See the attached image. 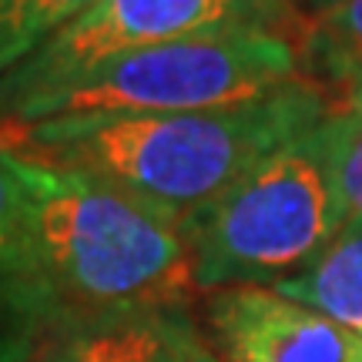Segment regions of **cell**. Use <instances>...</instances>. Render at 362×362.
Segmentation results:
<instances>
[{
    "instance_id": "cell-1",
    "label": "cell",
    "mask_w": 362,
    "mask_h": 362,
    "mask_svg": "<svg viewBox=\"0 0 362 362\" xmlns=\"http://www.w3.org/2000/svg\"><path fill=\"white\" fill-rule=\"evenodd\" d=\"M336 98L302 78L265 98L181 115L94 117L30 124V148L81 168L178 225L228 192L245 171L332 111Z\"/></svg>"
},
{
    "instance_id": "cell-2",
    "label": "cell",
    "mask_w": 362,
    "mask_h": 362,
    "mask_svg": "<svg viewBox=\"0 0 362 362\" xmlns=\"http://www.w3.org/2000/svg\"><path fill=\"white\" fill-rule=\"evenodd\" d=\"M27 255L54 325L128 309L188 305L198 296L178 225L94 175L37 155H13Z\"/></svg>"
},
{
    "instance_id": "cell-3",
    "label": "cell",
    "mask_w": 362,
    "mask_h": 362,
    "mask_svg": "<svg viewBox=\"0 0 362 362\" xmlns=\"http://www.w3.org/2000/svg\"><path fill=\"white\" fill-rule=\"evenodd\" d=\"M342 111L265 155L211 205L181 221L198 292L292 279L349 221L339 181Z\"/></svg>"
},
{
    "instance_id": "cell-4",
    "label": "cell",
    "mask_w": 362,
    "mask_h": 362,
    "mask_svg": "<svg viewBox=\"0 0 362 362\" xmlns=\"http://www.w3.org/2000/svg\"><path fill=\"white\" fill-rule=\"evenodd\" d=\"M298 78L302 54L292 34L242 27L117 54L81 78L24 101L11 121L40 124L232 107Z\"/></svg>"
},
{
    "instance_id": "cell-5",
    "label": "cell",
    "mask_w": 362,
    "mask_h": 362,
    "mask_svg": "<svg viewBox=\"0 0 362 362\" xmlns=\"http://www.w3.org/2000/svg\"><path fill=\"white\" fill-rule=\"evenodd\" d=\"M292 17L285 0H98L0 74V117L124 51L242 27L282 30Z\"/></svg>"
},
{
    "instance_id": "cell-6",
    "label": "cell",
    "mask_w": 362,
    "mask_h": 362,
    "mask_svg": "<svg viewBox=\"0 0 362 362\" xmlns=\"http://www.w3.org/2000/svg\"><path fill=\"white\" fill-rule=\"evenodd\" d=\"M198 325L225 362H362V336L265 285L205 292Z\"/></svg>"
},
{
    "instance_id": "cell-7",
    "label": "cell",
    "mask_w": 362,
    "mask_h": 362,
    "mask_svg": "<svg viewBox=\"0 0 362 362\" xmlns=\"http://www.w3.org/2000/svg\"><path fill=\"white\" fill-rule=\"evenodd\" d=\"M30 124H0V362H30L57 336L51 302L40 288L21 225L13 155H27Z\"/></svg>"
},
{
    "instance_id": "cell-8",
    "label": "cell",
    "mask_w": 362,
    "mask_h": 362,
    "mask_svg": "<svg viewBox=\"0 0 362 362\" xmlns=\"http://www.w3.org/2000/svg\"><path fill=\"white\" fill-rule=\"evenodd\" d=\"M185 312L188 305L98 315L57 332L37 362H165Z\"/></svg>"
},
{
    "instance_id": "cell-9",
    "label": "cell",
    "mask_w": 362,
    "mask_h": 362,
    "mask_svg": "<svg viewBox=\"0 0 362 362\" xmlns=\"http://www.w3.org/2000/svg\"><path fill=\"white\" fill-rule=\"evenodd\" d=\"M272 288L362 336V221L349 218L305 269Z\"/></svg>"
},
{
    "instance_id": "cell-10",
    "label": "cell",
    "mask_w": 362,
    "mask_h": 362,
    "mask_svg": "<svg viewBox=\"0 0 362 362\" xmlns=\"http://www.w3.org/2000/svg\"><path fill=\"white\" fill-rule=\"evenodd\" d=\"M302 74L329 94L362 90V0H336L298 24Z\"/></svg>"
},
{
    "instance_id": "cell-11",
    "label": "cell",
    "mask_w": 362,
    "mask_h": 362,
    "mask_svg": "<svg viewBox=\"0 0 362 362\" xmlns=\"http://www.w3.org/2000/svg\"><path fill=\"white\" fill-rule=\"evenodd\" d=\"M90 4L98 0H0V34L17 40L30 54Z\"/></svg>"
},
{
    "instance_id": "cell-12",
    "label": "cell",
    "mask_w": 362,
    "mask_h": 362,
    "mask_svg": "<svg viewBox=\"0 0 362 362\" xmlns=\"http://www.w3.org/2000/svg\"><path fill=\"white\" fill-rule=\"evenodd\" d=\"M342 111V155H339V181L349 218L362 221V90L339 98Z\"/></svg>"
},
{
    "instance_id": "cell-13",
    "label": "cell",
    "mask_w": 362,
    "mask_h": 362,
    "mask_svg": "<svg viewBox=\"0 0 362 362\" xmlns=\"http://www.w3.org/2000/svg\"><path fill=\"white\" fill-rule=\"evenodd\" d=\"M165 362H225V359L211 349V342L205 339L202 325L185 312V315L178 319V325H175L171 349H168V359Z\"/></svg>"
},
{
    "instance_id": "cell-14",
    "label": "cell",
    "mask_w": 362,
    "mask_h": 362,
    "mask_svg": "<svg viewBox=\"0 0 362 362\" xmlns=\"http://www.w3.org/2000/svg\"><path fill=\"white\" fill-rule=\"evenodd\" d=\"M27 57V51L17 44V40H11L7 34H0V74H7L13 64H21Z\"/></svg>"
},
{
    "instance_id": "cell-15",
    "label": "cell",
    "mask_w": 362,
    "mask_h": 362,
    "mask_svg": "<svg viewBox=\"0 0 362 362\" xmlns=\"http://www.w3.org/2000/svg\"><path fill=\"white\" fill-rule=\"evenodd\" d=\"M292 11H296V17H298V24L305 21V17H312V13H319V11H325L329 4H336V0H285Z\"/></svg>"
},
{
    "instance_id": "cell-16",
    "label": "cell",
    "mask_w": 362,
    "mask_h": 362,
    "mask_svg": "<svg viewBox=\"0 0 362 362\" xmlns=\"http://www.w3.org/2000/svg\"><path fill=\"white\" fill-rule=\"evenodd\" d=\"M4 121H7V117H0V124H4Z\"/></svg>"
}]
</instances>
